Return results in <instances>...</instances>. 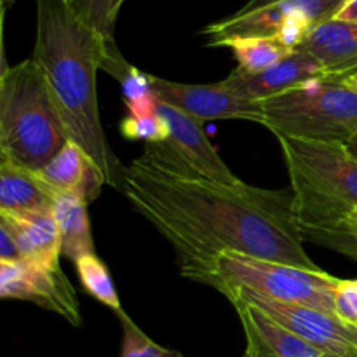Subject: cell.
Listing matches in <instances>:
<instances>
[{
	"label": "cell",
	"instance_id": "cb8c5ba5",
	"mask_svg": "<svg viewBox=\"0 0 357 357\" xmlns=\"http://www.w3.org/2000/svg\"><path fill=\"white\" fill-rule=\"evenodd\" d=\"M335 316L357 328V281H338L335 291Z\"/></svg>",
	"mask_w": 357,
	"mask_h": 357
},
{
	"label": "cell",
	"instance_id": "9a60e30c",
	"mask_svg": "<svg viewBox=\"0 0 357 357\" xmlns=\"http://www.w3.org/2000/svg\"><path fill=\"white\" fill-rule=\"evenodd\" d=\"M37 174L56 194L75 195L86 204L98 199L107 185L91 157L72 139Z\"/></svg>",
	"mask_w": 357,
	"mask_h": 357
},
{
	"label": "cell",
	"instance_id": "9c48e42d",
	"mask_svg": "<svg viewBox=\"0 0 357 357\" xmlns=\"http://www.w3.org/2000/svg\"><path fill=\"white\" fill-rule=\"evenodd\" d=\"M0 298L31 302L58 314L73 326L82 324L79 298L59 265L28 260H3L0 264Z\"/></svg>",
	"mask_w": 357,
	"mask_h": 357
},
{
	"label": "cell",
	"instance_id": "30bf717a",
	"mask_svg": "<svg viewBox=\"0 0 357 357\" xmlns=\"http://www.w3.org/2000/svg\"><path fill=\"white\" fill-rule=\"evenodd\" d=\"M150 87L157 101L178 108L204 124L206 121H248L264 126L261 101L246 100L225 86L215 84H185L149 75Z\"/></svg>",
	"mask_w": 357,
	"mask_h": 357
},
{
	"label": "cell",
	"instance_id": "d6a6232c",
	"mask_svg": "<svg viewBox=\"0 0 357 357\" xmlns=\"http://www.w3.org/2000/svg\"><path fill=\"white\" fill-rule=\"evenodd\" d=\"M0 162H3V157H2V153H0Z\"/></svg>",
	"mask_w": 357,
	"mask_h": 357
},
{
	"label": "cell",
	"instance_id": "7a4b0ae2",
	"mask_svg": "<svg viewBox=\"0 0 357 357\" xmlns=\"http://www.w3.org/2000/svg\"><path fill=\"white\" fill-rule=\"evenodd\" d=\"M37 35L31 59L42 70L68 138L75 142L103 176L124 194V171L112 150L100 119L98 72L112 45L84 23L65 0H35Z\"/></svg>",
	"mask_w": 357,
	"mask_h": 357
},
{
	"label": "cell",
	"instance_id": "ffe728a7",
	"mask_svg": "<svg viewBox=\"0 0 357 357\" xmlns=\"http://www.w3.org/2000/svg\"><path fill=\"white\" fill-rule=\"evenodd\" d=\"M75 271L87 295H91L94 300L114 310L115 314L121 312L122 305L117 289H115L114 279H112L107 265L96 255L84 257L79 261H75Z\"/></svg>",
	"mask_w": 357,
	"mask_h": 357
},
{
	"label": "cell",
	"instance_id": "ac0fdd59",
	"mask_svg": "<svg viewBox=\"0 0 357 357\" xmlns=\"http://www.w3.org/2000/svg\"><path fill=\"white\" fill-rule=\"evenodd\" d=\"M56 223L61 237V255L75 264L80 258L96 255L91 234L87 204L70 194H56L52 204Z\"/></svg>",
	"mask_w": 357,
	"mask_h": 357
},
{
	"label": "cell",
	"instance_id": "5b68a950",
	"mask_svg": "<svg viewBox=\"0 0 357 357\" xmlns=\"http://www.w3.org/2000/svg\"><path fill=\"white\" fill-rule=\"evenodd\" d=\"M264 126L275 136L347 145L357 135V91L314 79L261 101Z\"/></svg>",
	"mask_w": 357,
	"mask_h": 357
},
{
	"label": "cell",
	"instance_id": "836d02e7",
	"mask_svg": "<svg viewBox=\"0 0 357 357\" xmlns=\"http://www.w3.org/2000/svg\"><path fill=\"white\" fill-rule=\"evenodd\" d=\"M2 261H3V260H0V264H2Z\"/></svg>",
	"mask_w": 357,
	"mask_h": 357
},
{
	"label": "cell",
	"instance_id": "5bb4252c",
	"mask_svg": "<svg viewBox=\"0 0 357 357\" xmlns=\"http://www.w3.org/2000/svg\"><path fill=\"white\" fill-rule=\"evenodd\" d=\"M296 49L312 56L328 79L344 82L357 72V23L335 17L324 21Z\"/></svg>",
	"mask_w": 357,
	"mask_h": 357
},
{
	"label": "cell",
	"instance_id": "8992f818",
	"mask_svg": "<svg viewBox=\"0 0 357 357\" xmlns=\"http://www.w3.org/2000/svg\"><path fill=\"white\" fill-rule=\"evenodd\" d=\"M340 279L324 271L261 260L236 251L220 253L202 284L246 289L268 300L305 305L335 316V291Z\"/></svg>",
	"mask_w": 357,
	"mask_h": 357
},
{
	"label": "cell",
	"instance_id": "83f0119b",
	"mask_svg": "<svg viewBox=\"0 0 357 357\" xmlns=\"http://www.w3.org/2000/svg\"><path fill=\"white\" fill-rule=\"evenodd\" d=\"M345 230H347V236L349 239H351L357 255V208L352 209L347 215V220H345Z\"/></svg>",
	"mask_w": 357,
	"mask_h": 357
},
{
	"label": "cell",
	"instance_id": "f546056e",
	"mask_svg": "<svg viewBox=\"0 0 357 357\" xmlns=\"http://www.w3.org/2000/svg\"><path fill=\"white\" fill-rule=\"evenodd\" d=\"M345 146H347V150H349V152H351V155L357 160V135Z\"/></svg>",
	"mask_w": 357,
	"mask_h": 357
},
{
	"label": "cell",
	"instance_id": "4fadbf2b",
	"mask_svg": "<svg viewBox=\"0 0 357 357\" xmlns=\"http://www.w3.org/2000/svg\"><path fill=\"white\" fill-rule=\"evenodd\" d=\"M246 335V357H330L255 305L232 300Z\"/></svg>",
	"mask_w": 357,
	"mask_h": 357
},
{
	"label": "cell",
	"instance_id": "52a82bcc",
	"mask_svg": "<svg viewBox=\"0 0 357 357\" xmlns=\"http://www.w3.org/2000/svg\"><path fill=\"white\" fill-rule=\"evenodd\" d=\"M347 0H281L251 13H236L202 30L209 47H220L236 37L275 38L295 51L303 38L328 20H333Z\"/></svg>",
	"mask_w": 357,
	"mask_h": 357
},
{
	"label": "cell",
	"instance_id": "d6986e66",
	"mask_svg": "<svg viewBox=\"0 0 357 357\" xmlns=\"http://www.w3.org/2000/svg\"><path fill=\"white\" fill-rule=\"evenodd\" d=\"M220 47H229L236 58L237 68L248 73L264 72L293 52L275 38L267 37H236L225 40Z\"/></svg>",
	"mask_w": 357,
	"mask_h": 357
},
{
	"label": "cell",
	"instance_id": "2e32d148",
	"mask_svg": "<svg viewBox=\"0 0 357 357\" xmlns=\"http://www.w3.org/2000/svg\"><path fill=\"white\" fill-rule=\"evenodd\" d=\"M14 246L21 260L59 265L61 237L54 213H31L23 216H6Z\"/></svg>",
	"mask_w": 357,
	"mask_h": 357
},
{
	"label": "cell",
	"instance_id": "7402d4cb",
	"mask_svg": "<svg viewBox=\"0 0 357 357\" xmlns=\"http://www.w3.org/2000/svg\"><path fill=\"white\" fill-rule=\"evenodd\" d=\"M117 316L122 324V357H183L180 352L150 340L124 310Z\"/></svg>",
	"mask_w": 357,
	"mask_h": 357
},
{
	"label": "cell",
	"instance_id": "4316f807",
	"mask_svg": "<svg viewBox=\"0 0 357 357\" xmlns=\"http://www.w3.org/2000/svg\"><path fill=\"white\" fill-rule=\"evenodd\" d=\"M335 20L357 23V0H347V2L340 7V10L337 13Z\"/></svg>",
	"mask_w": 357,
	"mask_h": 357
},
{
	"label": "cell",
	"instance_id": "f1b7e54d",
	"mask_svg": "<svg viewBox=\"0 0 357 357\" xmlns=\"http://www.w3.org/2000/svg\"><path fill=\"white\" fill-rule=\"evenodd\" d=\"M275 2H281V0H250V2H246V6L241 7L237 13H251V10L261 9V7L271 6V3H275Z\"/></svg>",
	"mask_w": 357,
	"mask_h": 357
},
{
	"label": "cell",
	"instance_id": "ba28073f",
	"mask_svg": "<svg viewBox=\"0 0 357 357\" xmlns=\"http://www.w3.org/2000/svg\"><path fill=\"white\" fill-rule=\"evenodd\" d=\"M216 291L232 302L241 300L255 305L261 312L281 324L330 357H357V328L344 323L333 314L312 309L305 305H293V303L275 302L265 296L255 295L241 288L222 286Z\"/></svg>",
	"mask_w": 357,
	"mask_h": 357
},
{
	"label": "cell",
	"instance_id": "6da1fadb",
	"mask_svg": "<svg viewBox=\"0 0 357 357\" xmlns=\"http://www.w3.org/2000/svg\"><path fill=\"white\" fill-rule=\"evenodd\" d=\"M124 195L173 246L181 275L190 281H204L225 251L319 268L303 248L291 188L215 183L188 171L162 143H149L126 167Z\"/></svg>",
	"mask_w": 357,
	"mask_h": 357
},
{
	"label": "cell",
	"instance_id": "44dd1931",
	"mask_svg": "<svg viewBox=\"0 0 357 357\" xmlns=\"http://www.w3.org/2000/svg\"><path fill=\"white\" fill-rule=\"evenodd\" d=\"M73 13L108 44H115V23L124 0H65Z\"/></svg>",
	"mask_w": 357,
	"mask_h": 357
},
{
	"label": "cell",
	"instance_id": "8fae6325",
	"mask_svg": "<svg viewBox=\"0 0 357 357\" xmlns=\"http://www.w3.org/2000/svg\"><path fill=\"white\" fill-rule=\"evenodd\" d=\"M155 112L167 128V139L162 142V145L188 171L227 187L244 185V181L239 180L218 155L201 122L160 101H157Z\"/></svg>",
	"mask_w": 357,
	"mask_h": 357
},
{
	"label": "cell",
	"instance_id": "603a6c76",
	"mask_svg": "<svg viewBox=\"0 0 357 357\" xmlns=\"http://www.w3.org/2000/svg\"><path fill=\"white\" fill-rule=\"evenodd\" d=\"M121 132L128 139H139L149 143H162L167 139V128L162 119L153 114L145 115H128L121 122Z\"/></svg>",
	"mask_w": 357,
	"mask_h": 357
},
{
	"label": "cell",
	"instance_id": "4dcf8cb0",
	"mask_svg": "<svg viewBox=\"0 0 357 357\" xmlns=\"http://www.w3.org/2000/svg\"><path fill=\"white\" fill-rule=\"evenodd\" d=\"M344 84H345V86L351 87V89L357 91V72H356V73H352L351 77H347V79L344 80Z\"/></svg>",
	"mask_w": 357,
	"mask_h": 357
},
{
	"label": "cell",
	"instance_id": "1f68e13d",
	"mask_svg": "<svg viewBox=\"0 0 357 357\" xmlns=\"http://www.w3.org/2000/svg\"><path fill=\"white\" fill-rule=\"evenodd\" d=\"M3 2H6L7 9H9V7H10V6H13V3H14V0H3Z\"/></svg>",
	"mask_w": 357,
	"mask_h": 357
},
{
	"label": "cell",
	"instance_id": "d4e9b609",
	"mask_svg": "<svg viewBox=\"0 0 357 357\" xmlns=\"http://www.w3.org/2000/svg\"><path fill=\"white\" fill-rule=\"evenodd\" d=\"M0 260H20L6 218L0 215Z\"/></svg>",
	"mask_w": 357,
	"mask_h": 357
},
{
	"label": "cell",
	"instance_id": "484cf974",
	"mask_svg": "<svg viewBox=\"0 0 357 357\" xmlns=\"http://www.w3.org/2000/svg\"><path fill=\"white\" fill-rule=\"evenodd\" d=\"M7 6L3 0H0V79L6 75V72L9 70L6 59V52H3V16H6Z\"/></svg>",
	"mask_w": 357,
	"mask_h": 357
},
{
	"label": "cell",
	"instance_id": "277c9868",
	"mask_svg": "<svg viewBox=\"0 0 357 357\" xmlns=\"http://www.w3.org/2000/svg\"><path fill=\"white\" fill-rule=\"evenodd\" d=\"M68 142V132L37 63L30 58L9 66L0 79L3 162L37 173Z\"/></svg>",
	"mask_w": 357,
	"mask_h": 357
},
{
	"label": "cell",
	"instance_id": "e0dca14e",
	"mask_svg": "<svg viewBox=\"0 0 357 357\" xmlns=\"http://www.w3.org/2000/svg\"><path fill=\"white\" fill-rule=\"evenodd\" d=\"M56 192L37 173L0 162V215L23 216L52 211Z\"/></svg>",
	"mask_w": 357,
	"mask_h": 357
},
{
	"label": "cell",
	"instance_id": "3957f363",
	"mask_svg": "<svg viewBox=\"0 0 357 357\" xmlns=\"http://www.w3.org/2000/svg\"><path fill=\"white\" fill-rule=\"evenodd\" d=\"M281 143L302 241L357 258L345 220L357 208V160L342 143L275 136Z\"/></svg>",
	"mask_w": 357,
	"mask_h": 357
},
{
	"label": "cell",
	"instance_id": "7c38bea8",
	"mask_svg": "<svg viewBox=\"0 0 357 357\" xmlns=\"http://www.w3.org/2000/svg\"><path fill=\"white\" fill-rule=\"evenodd\" d=\"M314 79H328L323 66L307 52L295 49L271 68L248 73L236 68L223 79L225 86L246 100L264 101Z\"/></svg>",
	"mask_w": 357,
	"mask_h": 357
}]
</instances>
